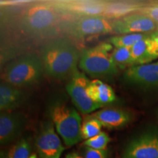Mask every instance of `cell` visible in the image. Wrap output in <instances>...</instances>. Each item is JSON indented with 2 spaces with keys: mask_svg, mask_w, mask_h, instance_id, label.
Returning <instances> with one entry per match:
<instances>
[{
  "mask_svg": "<svg viewBox=\"0 0 158 158\" xmlns=\"http://www.w3.org/2000/svg\"><path fill=\"white\" fill-rule=\"evenodd\" d=\"M13 12L15 29L29 37L51 36L60 30L62 17L50 2H36L19 6Z\"/></svg>",
  "mask_w": 158,
  "mask_h": 158,
  "instance_id": "obj_1",
  "label": "cell"
},
{
  "mask_svg": "<svg viewBox=\"0 0 158 158\" xmlns=\"http://www.w3.org/2000/svg\"><path fill=\"white\" fill-rule=\"evenodd\" d=\"M80 52L76 44L67 37H55L47 41L40 53L45 73L59 80L70 78L78 70Z\"/></svg>",
  "mask_w": 158,
  "mask_h": 158,
  "instance_id": "obj_2",
  "label": "cell"
},
{
  "mask_svg": "<svg viewBox=\"0 0 158 158\" xmlns=\"http://www.w3.org/2000/svg\"><path fill=\"white\" fill-rule=\"evenodd\" d=\"M44 73L40 55L37 53H27L6 65L1 78L3 82L21 88L38 83Z\"/></svg>",
  "mask_w": 158,
  "mask_h": 158,
  "instance_id": "obj_3",
  "label": "cell"
},
{
  "mask_svg": "<svg viewBox=\"0 0 158 158\" xmlns=\"http://www.w3.org/2000/svg\"><path fill=\"white\" fill-rule=\"evenodd\" d=\"M113 49V45L106 42L84 49L80 52L78 68L95 79L116 76L118 68L110 56Z\"/></svg>",
  "mask_w": 158,
  "mask_h": 158,
  "instance_id": "obj_4",
  "label": "cell"
},
{
  "mask_svg": "<svg viewBox=\"0 0 158 158\" xmlns=\"http://www.w3.org/2000/svg\"><path fill=\"white\" fill-rule=\"evenodd\" d=\"M50 116L56 133L67 147H72L82 139V120L78 110L59 102L51 106Z\"/></svg>",
  "mask_w": 158,
  "mask_h": 158,
  "instance_id": "obj_5",
  "label": "cell"
},
{
  "mask_svg": "<svg viewBox=\"0 0 158 158\" xmlns=\"http://www.w3.org/2000/svg\"><path fill=\"white\" fill-rule=\"evenodd\" d=\"M60 29L68 36L78 40L94 35L114 33L113 21L102 15L62 19Z\"/></svg>",
  "mask_w": 158,
  "mask_h": 158,
  "instance_id": "obj_6",
  "label": "cell"
},
{
  "mask_svg": "<svg viewBox=\"0 0 158 158\" xmlns=\"http://www.w3.org/2000/svg\"><path fill=\"white\" fill-rule=\"evenodd\" d=\"M90 81L84 73L77 70L67 84L66 89L76 109L81 114H87L103 107L91 99L87 92Z\"/></svg>",
  "mask_w": 158,
  "mask_h": 158,
  "instance_id": "obj_7",
  "label": "cell"
},
{
  "mask_svg": "<svg viewBox=\"0 0 158 158\" xmlns=\"http://www.w3.org/2000/svg\"><path fill=\"white\" fill-rule=\"evenodd\" d=\"M63 19L102 15L105 1H56L50 2Z\"/></svg>",
  "mask_w": 158,
  "mask_h": 158,
  "instance_id": "obj_8",
  "label": "cell"
},
{
  "mask_svg": "<svg viewBox=\"0 0 158 158\" xmlns=\"http://www.w3.org/2000/svg\"><path fill=\"white\" fill-rule=\"evenodd\" d=\"M39 158H60L64 147L51 120L41 124L36 138Z\"/></svg>",
  "mask_w": 158,
  "mask_h": 158,
  "instance_id": "obj_9",
  "label": "cell"
},
{
  "mask_svg": "<svg viewBox=\"0 0 158 158\" xmlns=\"http://www.w3.org/2000/svg\"><path fill=\"white\" fill-rule=\"evenodd\" d=\"M112 21L114 33L116 35L135 33L149 34L158 29V24L155 21L139 12Z\"/></svg>",
  "mask_w": 158,
  "mask_h": 158,
  "instance_id": "obj_10",
  "label": "cell"
},
{
  "mask_svg": "<svg viewBox=\"0 0 158 158\" xmlns=\"http://www.w3.org/2000/svg\"><path fill=\"white\" fill-rule=\"evenodd\" d=\"M123 78L131 86L143 90H158V62L126 70Z\"/></svg>",
  "mask_w": 158,
  "mask_h": 158,
  "instance_id": "obj_11",
  "label": "cell"
},
{
  "mask_svg": "<svg viewBox=\"0 0 158 158\" xmlns=\"http://www.w3.org/2000/svg\"><path fill=\"white\" fill-rule=\"evenodd\" d=\"M122 158H158V135L147 133L133 138L124 149Z\"/></svg>",
  "mask_w": 158,
  "mask_h": 158,
  "instance_id": "obj_12",
  "label": "cell"
},
{
  "mask_svg": "<svg viewBox=\"0 0 158 158\" xmlns=\"http://www.w3.org/2000/svg\"><path fill=\"white\" fill-rule=\"evenodd\" d=\"M25 116L18 112H2L0 115V143L2 146L10 143L22 133Z\"/></svg>",
  "mask_w": 158,
  "mask_h": 158,
  "instance_id": "obj_13",
  "label": "cell"
},
{
  "mask_svg": "<svg viewBox=\"0 0 158 158\" xmlns=\"http://www.w3.org/2000/svg\"><path fill=\"white\" fill-rule=\"evenodd\" d=\"M99 120L102 127L117 129L124 127L131 121V115L126 110L118 108H104L92 114Z\"/></svg>",
  "mask_w": 158,
  "mask_h": 158,
  "instance_id": "obj_14",
  "label": "cell"
},
{
  "mask_svg": "<svg viewBox=\"0 0 158 158\" xmlns=\"http://www.w3.org/2000/svg\"><path fill=\"white\" fill-rule=\"evenodd\" d=\"M147 3L131 1H105L102 16L110 20L122 19L138 12Z\"/></svg>",
  "mask_w": 158,
  "mask_h": 158,
  "instance_id": "obj_15",
  "label": "cell"
},
{
  "mask_svg": "<svg viewBox=\"0 0 158 158\" xmlns=\"http://www.w3.org/2000/svg\"><path fill=\"white\" fill-rule=\"evenodd\" d=\"M25 94L21 88L2 82L0 84V110L11 112L19 108L24 101Z\"/></svg>",
  "mask_w": 158,
  "mask_h": 158,
  "instance_id": "obj_16",
  "label": "cell"
},
{
  "mask_svg": "<svg viewBox=\"0 0 158 158\" xmlns=\"http://www.w3.org/2000/svg\"><path fill=\"white\" fill-rule=\"evenodd\" d=\"M87 92L94 102L102 106L111 103L116 99L113 89L100 79L90 81L87 87Z\"/></svg>",
  "mask_w": 158,
  "mask_h": 158,
  "instance_id": "obj_17",
  "label": "cell"
},
{
  "mask_svg": "<svg viewBox=\"0 0 158 158\" xmlns=\"http://www.w3.org/2000/svg\"><path fill=\"white\" fill-rule=\"evenodd\" d=\"M130 51L135 66L150 64L158 59V55L154 50L149 36L136 43L130 48Z\"/></svg>",
  "mask_w": 158,
  "mask_h": 158,
  "instance_id": "obj_18",
  "label": "cell"
},
{
  "mask_svg": "<svg viewBox=\"0 0 158 158\" xmlns=\"http://www.w3.org/2000/svg\"><path fill=\"white\" fill-rule=\"evenodd\" d=\"M149 34L145 33H135V34H126L114 35L108 39V43L112 45L114 48H131L136 43L141 40L149 37Z\"/></svg>",
  "mask_w": 158,
  "mask_h": 158,
  "instance_id": "obj_19",
  "label": "cell"
},
{
  "mask_svg": "<svg viewBox=\"0 0 158 158\" xmlns=\"http://www.w3.org/2000/svg\"><path fill=\"white\" fill-rule=\"evenodd\" d=\"M110 56L118 68L128 69L135 67L130 48H114L110 53Z\"/></svg>",
  "mask_w": 158,
  "mask_h": 158,
  "instance_id": "obj_20",
  "label": "cell"
},
{
  "mask_svg": "<svg viewBox=\"0 0 158 158\" xmlns=\"http://www.w3.org/2000/svg\"><path fill=\"white\" fill-rule=\"evenodd\" d=\"M102 125L99 122V120L91 115L85 118L82 122L81 128V138L84 140H88L93 138L99 133H101V128Z\"/></svg>",
  "mask_w": 158,
  "mask_h": 158,
  "instance_id": "obj_21",
  "label": "cell"
},
{
  "mask_svg": "<svg viewBox=\"0 0 158 158\" xmlns=\"http://www.w3.org/2000/svg\"><path fill=\"white\" fill-rule=\"evenodd\" d=\"M31 147L28 141L20 139L9 149L6 158H29Z\"/></svg>",
  "mask_w": 158,
  "mask_h": 158,
  "instance_id": "obj_22",
  "label": "cell"
},
{
  "mask_svg": "<svg viewBox=\"0 0 158 158\" xmlns=\"http://www.w3.org/2000/svg\"><path fill=\"white\" fill-rule=\"evenodd\" d=\"M110 141V138L109 135L105 132L102 131L101 133H100L94 137L85 141L84 145L85 147L92 148L94 149L106 150Z\"/></svg>",
  "mask_w": 158,
  "mask_h": 158,
  "instance_id": "obj_23",
  "label": "cell"
},
{
  "mask_svg": "<svg viewBox=\"0 0 158 158\" xmlns=\"http://www.w3.org/2000/svg\"><path fill=\"white\" fill-rule=\"evenodd\" d=\"M138 12L151 18L158 24V3H147Z\"/></svg>",
  "mask_w": 158,
  "mask_h": 158,
  "instance_id": "obj_24",
  "label": "cell"
},
{
  "mask_svg": "<svg viewBox=\"0 0 158 158\" xmlns=\"http://www.w3.org/2000/svg\"><path fill=\"white\" fill-rule=\"evenodd\" d=\"M107 150H97L85 147L82 149L84 158H107Z\"/></svg>",
  "mask_w": 158,
  "mask_h": 158,
  "instance_id": "obj_25",
  "label": "cell"
},
{
  "mask_svg": "<svg viewBox=\"0 0 158 158\" xmlns=\"http://www.w3.org/2000/svg\"><path fill=\"white\" fill-rule=\"evenodd\" d=\"M149 37L152 43L154 50H155L156 54L158 55V29L154 31L153 32L150 33Z\"/></svg>",
  "mask_w": 158,
  "mask_h": 158,
  "instance_id": "obj_26",
  "label": "cell"
},
{
  "mask_svg": "<svg viewBox=\"0 0 158 158\" xmlns=\"http://www.w3.org/2000/svg\"><path fill=\"white\" fill-rule=\"evenodd\" d=\"M65 158H84V157H81L76 152H71L68 154Z\"/></svg>",
  "mask_w": 158,
  "mask_h": 158,
  "instance_id": "obj_27",
  "label": "cell"
},
{
  "mask_svg": "<svg viewBox=\"0 0 158 158\" xmlns=\"http://www.w3.org/2000/svg\"><path fill=\"white\" fill-rule=\"evenodd\" d=\"M29 158H37V156L36 154H32V155L30 156V157H29Z\"/></svg>",
  "mask_w": 158,
  "mask_h": 158,
  "instance_id": "obj_28",
  "label": "cell"
}]
</instances>
